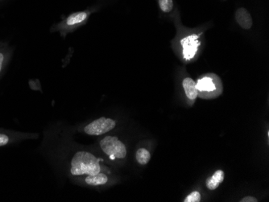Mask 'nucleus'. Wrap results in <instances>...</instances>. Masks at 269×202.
<instances>
[{
  "mask_svg": "<svg viewBox=\"0 0 269 202\" xmlns=\"http://www.w3.org/2000/svg\"><path fill=\"white\" fill-rule=\"evenodd\" d=\"M103 172L100 160L92 153L86 151H78L70 159L69 174L70 176L95 175Z\"/></svg>",
  "mask_w": 269,
  "mask_h": 202,
  "instance_id": "1",
  "label": "nucleus"
},
{
  "mask_svg": "<svg viewBox=\"0 0 269 202\" xmlns=\"http://www.w3.org/2000/svg\"><path fill=\"white\" fill-rule=\"evenodd\" d=\"M76 178V181H82L85 185L88 186H93V187H98V186H104L106 184H108L109 181V177L108 175L101 172L95 175H86V176H73Z\"/></svg>",
  "mask_w": 269,
  "mask_h": 202,
  "instance_id": "6",
  "label": "nucleus"
},
{
  "mask_svg": "<svg viewBox=\"0 0 269 202\" xmlns=\"http://www.w3.org/2000/svg\"><path fill=\"white\" fill-rule=\"evenodd\" d=\"M184 202H200L201 194L199 192L194 191L185 198Z\"/></svg>",
  "mask_w": 269,
  "mask_h": 202,
  "instance_id": "13",
  "label": "nucleus"
},
{
  "mask_svg": "<svg viewBox=\"0 0 269 202\" xmlns=\"http://www.w3.org/2000/svg\"><path fill=\"white\" fill-rule=\"evenodd\" d=\"M136 161L140 163V165H146L150 161L151 155L149 151L145 149H140L136 153Z\"/></svg>",
  "mask_w": 269,
  "mask_h": 202,
  "instance_id": "11",
  "label": "nucleus"
},
{
  "mask_svg": "<svg viewBox=\"0 0 269 202\" xmlns=\"http://www.w3.org/2000/svg\"><path fill=\"white\" fill-rule=\"evenodd\" d=\"M88 16L89 13L87 11H78L71 14L65 20L60 22L56 27V30L59 31L62 36H65L84 24Z\"/></svg>",
  "mask_w": 269,
  "mask_h": 202,
  "instance_id": "5",
  "label": "nucleus"
},
{
  "mask_svg": "<svg viewBox=\"0 0 269 202\" xmlns=\"http://www.w3.org/2000/svg\"><path fill=\"white\" fill-rule=\"evenodd\" d=\"M184 91L188 99L190 100H195L198 97V90H197L196 83L194 82V80L190 78H186L182 82Z\"/></svg>",
  "mask_w": 269,
  "mask_h": 202,
  "instance_id": "10",
  "label": "nucleus"
},
{
  "mask_svg": "<svg viewBox=\"0 0 269 202\" xmlns=\"http://www.w3.org/2000/svg\"><path fill=\"white\" fill-rule=\"evenodd\" d=\"M198 94L203 99L213 96L214 94L220 95L222 93V83L219 78L215 74L204 76L198 80L196 84Z\"/></svg>",
  "mask_w": 269,
  "mask_h": 202,
  "instance_id": "3",
  "label": "nucleus"
},
{
  "mask_svg": "<svg viewBox=\"0 0 269 202\" xmlns=\"http://www.w3.org/2000/svg\"><path fill=\"white\" fill-rule=\"evenodd\" d=\"M116 127V121L107 117H101L85 126L82 131L91 136H103Z\"/></svg>",
  "mask_w": 269,
  "mask_h": 202,
  "instance_id": "4",
  "label": "nucleus"
},
{
  "mask_svg": "<svg viewBox=\"0 0 269 202\" xmlns=\"http://www.w3.org/2000/svg\"><path fill=\"white\" fill-rule=\"evenodd\" d=\"M160 7L162 11L168 13L173 8V2L172 0H159Z\"/></svg>",
  "mask_w": 269,
  "mask_h": 202,
  "instance_id": "12",
  "label": "nucleus"
},
{
  "mask_svg": "<svg viewBox=\"0 0 269 202\" xmlns=\"http://www.w3.org/2000/svg\"><path fill=\"white\" fill-rule=\"evenodd\" d=\"M100 149L112 160L125 159L127 156V148L116 136H106L99 143Z\"/></svg>",
  "mask_w": 269,
  "mask_h": 202,
  "instance_id": "2",
  "label": "nucleus"
},
{
  "mask_svg": "<svg viewBox=\"0 0 269 202\" xmlns=\"http://www.w3.org/2000/svg\"><path fill=\"white\" fill-rule=\"evenodd\" d=\"M10 143V137L6 134L0 133V147L5 146Z\"/></svg>",
  "mask_w": 269,
  "mask_h": 202,
  "instance_id": "14",
  "label": "nucleus"
},
{
  "mask_svg": "<svg viewBox=\"0 0 269 202\" xmlns=\"http://www.w3.org/2000/svg\"><path fill=\"white\" fill-rule=\"evenodd\" d=\"M258 200L256 199L254 197H252V196H248V197H245L243 198L240 202H257Z\"/></svg>",
  "mask_w": 269,
  "mask_h": 202,
  "instance_id": "15",
  "label": "nucleus"
},
{
  "mask_svg": "<svg viewBox=\"0 0 269 202\" xmlns=\"http://www.w3.org/2000/svg\"><path fill=\"white\" fill-rule=\"evenodd\" d=\"M5 55L3 52H0V73L2 71V67L4 65Z\"/></svg>",
  "mask_w": 269,
  "mask_h": 202,
  "instance_id": "16",
  "label": "nucleus"
},
{
  "mask_svg": "<svg viewBox=\"0 0 269 202\" xmlns=\"http://www.w3.org/2000/svg\"><path fill=\"white\" fill-rule=\"evenodd\" d=\"M235 20L243 29H250L252 26V16L245 8L241 7L235 12Z\"/></svg>",
  "mask_w": 269,
  "mask_h": 202,
  "instance_id": "8",
  "label": "nucleus"
},
{
  "mask_svg": "<svg viewBox=\"0 0 269 202\" xmlns=\"http://www.w3.org/2000/svg\"><path fill=\"white\" fill-rule=\"evenodd\" d=\"M225 173L222 170H217L212 176H210L206 181L207 188L210 190H215L224 181Z\"/></svg>",
  "mask_w": 269,
  "mask_h": 202,
  "instance_id": "9",
  "label": "nucleus"
},
{
  "mask_svg": "<svg viewBox=\"0 0 269 202\" xmlns=\"http://www.w3.org/2000/svg\"><path fill=\"white\" fill-rule=\"evenodd\" d=\"M181 45L183 46L184 57L186 60H190L195 56L200 42L197 35H191L184 38L181 41Z\"/></svg>",
  "mask_w": 269,
  "mask_h": 202,
  "instance_id": "7",
  "label": "nucleus"
}]
</instances>
